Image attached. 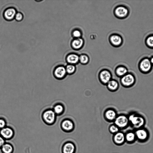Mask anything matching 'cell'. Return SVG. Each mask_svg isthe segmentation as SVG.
I'll return each instance as SVG.
<instances>
[{"label":"cell","mask_w":153,"mask_h":153,"mask_svg":"<svg viewBox=\"0 0 153 153\" xmlns=\"http://www.w3.org/2000/svg\"></svg>","instance_id":"obj_33"},{"label":"cell","mask_w":153,"mask_h":153,"mask_svg":"<svg viewBox=\"0 0 153 153\" xmlns=\"http://www.w3.org/2000/svg\"><path fill=\"white\" fill-rule=\"evenodd\" d=\"M15 18L16 20L18 21H22L23 19V15L22 14L19 12L16 13Z\"/></svg>","instance_id":"obj_26"},{"label":"cell","mask_w":153,"mask_h":153,"mask_svg":"<svg viewBox=\"0 0 153 153\" xmlns=\"http://www.w3.org/2000/svg\"><path fill=\"white\" fill-rule=\"evenodd\" d=\"M42 118L46 123L48 125H52L55 121L56 114L52 110H47L43 112Z\"/></svg>","instance_id":"obj_5"},{"label":"cell","mask_w":153,"mask_h":153,"mask_svg":"<svg viewBox=\"0 0 153 153\" xmlns=\"http://www.w3.org/2000/svg\"><path fill=\"white\" fill-rule=\"evenodd\" d=\"M63 107L61 105H56L53 108L54 112L57 114L61 113L63 111Z\"/></svg>","instance_id":"obj_23"},{"label":"cell","mask_w":153,"mask_h":153,"mask_svg":"<svg viewBox=\"0 0 153 153\" xmlns=\"http://www.w3.org/2000/svg\"><path fill=\"white\" fill-rule=\"evenodd\" d=\"M61 127L64 131L68 132L71 131L74 127L73 123L68 120H65L63 121L61 125Z\"/></svg>","instance_id":"obj_12"},{"label":"cell","mask_w":153,"mask_h":153,"mask_svg":"<svg viewBox=\"0 0 153 153\" xmlns=\"http://www.w3.org/2000/svg\"><path fill=\"white\" fill-rule=\"evenodd\" d=\"M125 142L129 144L134 143L136 140L135 134L134 131L130 130L125 133Z\"/></svg>","instance_id":"obj_11"},{"label":"cell","mask_w":153,"mask_h":153,"mask_svg":"<svg viewBox=\"0 0 153 153\" xmlns=\"http://www.w3.org/2000/svg\"><path fill=\"white\" fill-rule=\"evenodd\" d=\"M81 62L83 63H85L87 62L88 60V57L85 55H82L80 58Z\"/></svg>","instance_id":"obj_28"},{"label":"cell","mask_w":153,"mask_h":153,"mask_svg":"<svg viewBox=\"0 0 153 153\" xmlns=\"http://www.w3.org/2000/svg\"><path fill=\"white\" fill-rule=\"evenodd\" d=\"M147 42L149 45L153 47V36H151L148 38L147 39Z\"/></svg>","instance_id":"obj_29"},{"label":"cell","mask_w":153,"mask_h":153,"mask_svg":"<svg viewBox=\"0 0 153 153\" xmlns=\"http://www.w3.org/2000/svg\"><path fill=\"white\" fill-rule=\"evenodd\" d=\"M113 140L114 143L117 145L120 146L126 142L125 133L120 131L114 134Z\"/></svg>","instance_id":"obj_8"},{"label":"cell","mask_w":153,"mask_h":153,"mask_svg":"<svg viewBox=\"0 0 153 153\" xmlns=\"http://www.w3.org/2000/svg\"><path fill=\"white\" fill-rule=\"evenodd\" d=\"M136 140L139 142L144 143L147 141L150 137L148 130L144 127L134 130Z\"/></svg>","instance_id":"obj_2"},{"label":"cell","mask_w":153,"mask_h":153,"mask_svg":"<svg viewBox=\"0 0 153 153\" xmlns=\"http://www.w3.org/2000/svg\"><path fill=\"white\" fill-rule=\"evenodd\" d=\"M114 123L120 129H125L129 126L128 116L125 114H121L116 117Z\"/></svg>","instance_id":"obj_4"},{"label":"cell","mask_w":153,"mask_h":153,"mask_svg":"<svg viewBox=\"0 0 153 153\" xmlns=\"http://www.w3.org/2000/svg\"><path fill=\"white\" fill-rule=\"evenodd\" d=\"M150 61V62L152 64H153V58H152L151 60Z\"/></svg>","instance_id":"obj_32"},{"label":"cell","mask_w":153,"mask_h":153,"mask_svg":"<svg viewBox=\"0 0 153 153\" xmlns=\"http://www.w3.org/2000/svg\"><path fill=\"white\" fill-rule=\"evenodd\" d=\"M120 129V128L115 125L111 126L109 128L110 132L114 134L119 131Z\"/></svg>","instance_id":"obj_24"},{"label":"cell","mask_w":153,"mask_h":153,"mask_svg":"<svg viewBox=\"0 0 153 153\" xmlns=\"http://www.w3.org/2000/svg\"><path fill=\"white\" fill-rule=\"evenodd\" d=\"M0 149L2 153H12L13 151V148L10 143H5Z\"/></svg>","instance_id":"obj_14"},{"label":"cell","mask_w":153,"mask_h":153,"mask_svg":"<svg viewBox=\"0 0 153 153\" xmlns=\"http://www.w3.org/2000/svg\"><path fill=\"white\" fill-rule=\"evenodd\" d=\"M75 150V145L70 142L64 143L62 148V153H74Z\"/></svg>","instance_id":"obj_9"},{"label":"cell","mask_w":153,"mask_h":153,"mask_svg":"<svg viewBox=\"0 0 153 153\" xmlns=\"http://www.w3.org/2000/svg\"><path fill=\"white\" fill-rule=\"evenodd\" d=\"M75 70V67L72 65H68L66 68V71L69 73H71L73 72Z\"/></svg>","instance_id":"obj_25"},{"label":"cell","mask_w":153,"mask_h":153,"mask_svg":"<svg viewBox=\"0 0 153 153\" xmlns=\"http://www.w3.org/2000/svg\"><path fill=\"white\" fill-rule=\"evenodd\" d=\"M128 116L129 126L134 130L144 127L146 120L143 115L134 112L129 113Z\"/></svg>","instance_id":"obj_1"},{"label":"cell","mask_w":153,"mask_h":153,"mask_svg":"<svg viewBox=\"0 0 153 153\" xmlns=\"http://www.w3.org/2000/svg\"><path fill=\"white\" fill-rule=\"evenodd\" d=\"M73 35L75 37H78L80 36L81 34L79 31L76 30L74 32Z\"/></svg>","instance_id":"obj_31"},{"label":"cell","mask_w":153,"mask_h":153,"mask_svg":"<svg viewBox=\"0 0 153 153\" xmlns=\"http://www.w3.org/2000/svg\"><path fill=\"white\" fill-rule=\"evenodd\" d=\"M105 115L108 119L111 120L115 119L116 117V113L113 110L107 111L105 113Z\"/></svg>","instance_id":"obj_18"},{"label":"cell","mask_w":153,"mask_h":153,"mask_svg":"<svg viewBox=\"0 0 153 153\" xmlns=\"http://www.w3.org/2000/svg\"><path fill=\"white\" fill-rule=\"evenodd\" d=\"M16 13V9L13 7L9 8L6 9L4 13V16L7 20H11L13 19Z\"/></svg>","instance_id":"obj_10"},{"label":"cell","mask_w":153,"mask_h":153,"mask_svg":"<svg viewBox=\"0 0 153 153\" xmlns=\"http://www.w3.org/2000/svg\"><path fill=\"white\" fill-rule=\"evenodd\" d=\"M6 126V123L4 119L0 118V130Z\"/></svg>","instance_id":"obj_27"},{"label":"cell","mask_w":153,"mask_h":153,"mask_svg":"<svg viewBox=\"0 0 153 153\" xmlns=\"http://www.w3.org/2000/svg\"><path fill=\"white\" fill-rule=\"evenodd\" d=\"M111 40L114 45H120L121 42V38L116 35L112 36L111 38Z\"/></svg>","instance_id":"obj_20"},{"label":"cell","mask_w":153,"mask_h":153,"mask_svg":"<svg viewBox=\"0 0 153 153\" xmlns=\"http://www.w3.org/2000/svg\"><path fill=\"white\" fill-rule=\"evenodd\" d=\"M66 69L62 66L57 67L54 70V76L57 78H60L63 77L65 74Z\"/></svg>","instance_id":"obj_13"},{"label":"cell","mask_w":153,"mask_h":153,"mask_svg":"<svg viewBox=\"0 0 153 153\" xmlns=\"http://www.w3.org/2000/svg\"><path fill=\"white\" fill-rule=\"evenodd\" d=\"M83 42L82 39L79 38L75 40L73 42L72 45L74 48H78L81 47L83 44Z\"/></svg>","instance_id":"obj_22"},{"label":"cell","mask_w":153,"mask_h":153,"mask_svg":"<svg viewBox=\"0 0 153 153\" xmlns=\"http://www.w3.org/2000/svg\"><path fill=\"white\" fill-rule=\"evenodd\" d=\"M5 143V140L0 135V149Z\"/></svg>","instance_id":"obj_30"},{"label":"cell","mask_w":153,"mask_h":153,"mask_svg":"<svg viewBox=\"0 0 153 153\" xmlns=\"http://www.w3.org/2000/svg\"><path fill=\"white\" fill-rule=\"evenodd\" d=\"M100 77L101 80L104 83H108L111 78L110 73L106 71H102L100 74Z\"/></svg>","instance_id":"obj_15"},{"label":"cell","mask_w":153,"mask_h":153,"mask_svg":"<svg viewBox=\"0 0 153 153\" xmlns=\"http://www.w3.org/2000/svg\"><path fill=\"white\" fill-rule=\"evenodd\" d=\"M115 13L116 15L120 17H123L125 16L128 13V10L126 8L123 7H119L117 8Z\"/></svg>","instance_id":"obj_16"},{"label":"cell","mask_w":153,"mask_h":153,"mask_svg":"<svg viewBox=\"0 0 153 153\" xmlns=\"http://www.w3.org/2000/svg\"><path fill=\"white\" fill-rule=\"evenodd\" d=\"M152 66V64L150 61L148 59H145L140 63L139 65V69L142 73L147 74L150 72Z\"/></svg>","instance_id":"obj_6"},{"label":"cell","mask_w":153,"mask_h":153,"mask_svg":"<svg viewBox=\"0 0 153 153\" xmlns=\"http://www.w3.org/2000/svg\"><path fill=\"white\" fill-rule=\"evenodd\" d=\"M116 73L119 76L121 77L128 72V70L126 68L123 67H120L117 69Z\"/></svg>","instance_id":"obj_17"},{"label":"cell","mask_w":153,"mask_h":153,"mask_svg":"<svg viewBox=\"0 0 153 153\" xmlns=\"http://www.w3.org/2000/svg\"><path fill=\"white\" fill-rule=\"evenodd\" d=\"M14 135L13 130L10 127L6 126L0 130V135L5 140L10 139Z\"/></svg>","instance_id":"obj_7"},{"label":"cell","mask_w":153,"mask_h":153,"mask_svg":"<svg viewBox=\"0 0 153 153\" xmlns=\"http://www.w3.org/2000/svg\"><path fill=\"white\" fill-rule=\"evenodd\" d=\"M136 82V77L134 75L128 72L122 77L120 79V82L122 85L126 88H130L133 86Z\"/></svg>","instance_id":"obj_3"},{"label":"cell","mask_w":153,"mask_h":153,"mask_svg":"<svg viewBox=\"0 0 153 153\" xmlns=\"http://www.w3.org/2000/svg\"><path fill=\"white\" fill-rule=\"evenodd\" d=\"M79 59L78 56L75 54H71L68 56V61L70 63H75L77 62Z\"/></svg>","instance_id":"obj_21"},{"label":"cell","mask_w":153,"mask_h":153,"mask_svg":"<svg viewBox=\"0 0 153 153\" xmlns=\"http://www.w3.org/2000/svg\"><path fill=\"white\" fill-rule=\"evenodd\" d=\"M108 83V88L112 90L116 89L119 86L118 82L115 80H110Z\"/></svg>","instance_id":"obj_19"}]
</instances>
